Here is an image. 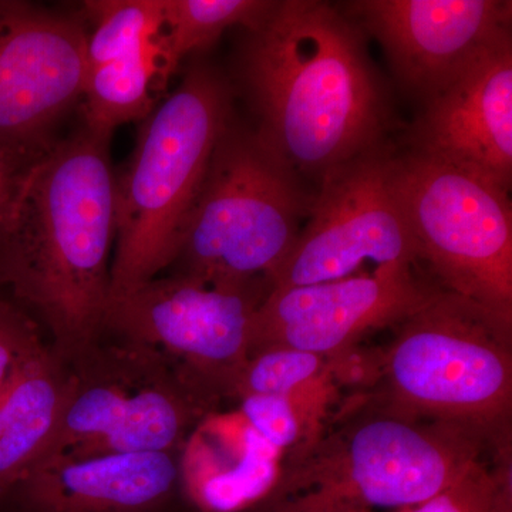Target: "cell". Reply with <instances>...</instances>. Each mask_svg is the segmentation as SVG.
Listing matches in <instances>:
<instances>
[{"label":"cell","mask_w":512,"mask_h":512,"mask_svg":"<svg viewBox=\"0 0 512 512\" xmlns=\"http://www.w3.org/2000/svg\"><path fill=\"white\" fill-rule=\"evenodd\" d=\"M397 326L365 396L410 416L477 431L500 450L510 448L512 328L444 289Z\"/></svg>","instance_id":"cell-5"},{"label":"cell","mask_w":512,"mask_h":512,"mask_svg":"<svg viewBox=\"0 0 512 512\" xmlns=\"http://www.w3.org/2000/svg\"><path fill=\"white\" fill-rule=\"evenodd\" d=\"M501 451L457 424L410 416L372 397L343 407L335 429L320 430L282 464L265 512H373L429 500Z\"/></svg>","instance_id":"cell-3"},{"label":"cell","mask_w":512,"mask_h":512,"mask_svg":"<svg viewBox=\"0 0 512 512\" xmlns=\"http://www.w3.org/2000/svg\"><path fill=\"white\" fill-rule=\"evenodd\" d=\"M333 383L326 357L292 348H268L249 356L235 396L268 394L302 403L325 392Z\"/></svg>","instance_id":"cell-21"},{"label":"cell","mask_w":512,"mask_h":512,"mask_svg":"<svg viewBox=\"0 0 512 512\" xmlns=\"http://www.w3.org/2000/svg\"><path fill=\"white\" fill-rule=\"evenodd\" d=\"M40 148L9 147L0 144V239L8 228L10 217L30 174L53 146Z\"/></svg>","instance_id":"cell-25"},{"label":"cell","mask_w":512,"mask_h":512,"mask_svg":"<svg viewBox=\"0 0 512 512\" xmlns=\"http://www.w3.org/2000/svg\"><path fill=\"white\" fill-rule=\"evenodd\" d=\"M366 512V511H365Z\"/></svg>","instance_id":"cell-28"},{"label":"cell","mask_w":512,"mask_h":512,"mask_svg":"<svg viewBox=\"0 0 512 512\" xmlns=\"http://www.w3.org/2000/svg\"><path fill=\"white\" fill-rule=\"evenodd\" d=\"M175 453L104 454L36 464L0 508L16 512H157L180 485Z\"/></svg>","instance_id":"cell-15"},{"label":"cell","mask_w":512,"mask_h":512,"mask_svg":"<svg viewBox=\"0 0 512 512\" xmlns=\"http://www.w3.org/2000/svg\"><path fill=\"white\" fill-rule=\"evenodd\" d=\"M0 289H3V286H2V284H0Z\"/></svg>","instance_id":"cell-26"},{"label":"cell","mask_w":512,"mask_h":512,"mask_svg":"<svg viewBox=\"0 0 512 512\" xmlns=\"http://www.w3.org/2000/svg\"><path fill=\"white\" fill-rule=\"evenodd\" d=\"M238 413L256 434L284 453L305 441L301 414L291 399L268 394H244L239 397Z\"/></svg>","instance_id":"cell-23"},{"label":"cell","mask_w":512,"mask_h":512,"mask_svg":"<svg viewBox=\"0 0 512 512\" xmlns=\"http://www.w3.org/2000/svg\"><path fill=\"white\" fill-rule=\"evenodd\" d=\"M369 262L376 268L417 264L397 156L383 144L320 180L298 238L266 285L271 291L339 281Z\"/></svg>","instance_id":"cell-10"},{"label":"cell","mask_w":512,"mask_h":512,"mask_svg":"<svg viewBox=\"0 0 512 512\" xmlns=\"http://www.w3.org/2000/svg\"><path fill=\"white\" fill-rule=\"evenodd\" d=\"M397 178L417 262L512 328L510 190L413 151L397 156Z\"/></svg>","instance_id":"cell-8"},{"label":"cell","mask_w":512,"mask_h":512,"mask_svg":"<svg viewBox=\"0 0 512 512\" xmlns=\"http://www.w3.org/2000/svg\"><path fill=\"white\" fill-rule=\"evenodd\" d=\"M266 293L265 282L211 285L158 276L110 299L104 330L121 342L156 350L214 403L235 396L249 359L252 322Z\"/></svg>","instance_id":"cell-9"},{"label":"cell","mask_w":512,"mask_h":512,"mask_svg":"<svg viewBox=\"0 0 512 512\" xmlns=\"http://www.w3.org/2000/svg\"><path fill=\"white\" fill-rule=\"evenodd\" d=\"M379 40L397 79L429 100L511 35L504 0H356L340 6Z\"/></svg>","instance_id":"cell-13"},{"label":"cell","mask_w":512,"mask_h":512,"mask_svg":"<svg viewBox=\"0 0 512 512\" xmlns=\"http://www.w3.org/2000/svg\"><path fill=\"white\" fill-rule=\"evenodd\" d=\"M69 363V396L39 463L104 454L175 453L210 413L212 402L163 355L146 346L97 342Z\"/></svg>","instance_id":"cell-7"},{"label":"cell","mask_w":512,"mask_h":512,"mask_svg":"<svg viewBox=\"0 0 512 512\" xmlns=\"http://www.w3.org/2000/svg\"><path fill=\"white\" fill-rule=\"evenodd\" d=\"M161 86L157 42L136 55L86 70L80 96L83 127L111 137L123 124L147 120L154 111V92Z\"/></svg>","instance_id":"cell-18"},{"label":"cell","mask_w":512,"mask_h":512,"mask_svg":"<svg viewBox=\"0 0 512 512\" xmlns=\"http://www.w3.org/2000/svg\"><path fill=\"white\" fill-rule=\"evenodd\" d=\"M359 25L340 6L279 0L247 30L239 74L256 137L301 177L322 180L382 146L387 104Z\"/></svg>","instance_id":"cell-1"},{"label":"cell","mask_w":512,"mask_h":512,"mask_svg":"<svg viewBox=\"0 0 512 512\" xmlns=\"http://www.w3.org/2000/svg\"><path fill=\"white\" fill-rule=\"evenodd\" d=\"M178 461L185 497L200 512H242L264 504L282 471V453L241 414L205 416Z\"/></svg>","instance_id":"cell-16"},{"label":"cell","mask_w":512,"mask_h":512,"mask_svg":"<svg viewBox=\"0 0 512 512\" xmlns=\"http://www.w3.org/2000/svg\"><path fill=\"white\" fill-rule=\"evenodd\" d=\"M413 153L463 168L501 187L512 181V36L477 57L424 101Z\"/></svg>","instance_id":"cell-14"},{"label":"cell","mask_w":512,"mask_h":512,"mask_svg":"<svg viewBox=\"0 0 512 512\" xmlns=\"http://www.w3.org/2000/svg\"><path fill=\"white\" fill-rule=\"evenodd\" d=\"M0 512H3L2 508H0Z\"/></svg>","instance_id":"cell-27"},{"label":"cell","mask_w":512,"mask_h":512,"mask_svg":"<svg viewBox=\"0 0 512 512\" xmlns=\"http://www.w3.org/2000/svg\"><path fill=\"white\" fill-rule=\"evenodd\" d=\"M312 200L255 133L229 121L185 224L173 275L211 285L266 284L298 238Z\"/></svg>","instance_id":"cell-6"},{"label":"cell","mask_w":512,"mask_h":512,"mask_svg":"<svg viewBox=\"0 0 512 512\" xmlns=\"http://www.w3.org/2000/svg\"><path fill=\"white\" fill-rule=\"evenodd\" d=\"M229 121L228 84L207 64L192 66L144 120L133 156L116 175L109 301L170 269Z\"/></svg>","instance_id":"cell-4"},{"label":"cell","mask_w":512,"mask_h":512,"mask_svg":"<svg viewBox=\"0 0 512 512\" xmlns=\"http://www.w3.org/2000/svg\"><path fill=\"white\" fill-rule=\"evenodd\" d=\"M87 26L82 16L0 0V144L47 147L82 96Z\"/></svg>","instance_id":"cell-11"},{"label":"cell","mask_w":512,"mask_h":512,"mask_svg":"<svg viewBox=\"0 0 512 512\" xmlns=\"http://www.w3.org/2000/svg\"><path fill=\"white\" fill-rule=\"evenodd\" d=\"M434 292L416 278L410 264L379 266L339 281L271 289L252 322L249 356L282 346L338 359L369 333L399 325Z\"/></svg>","instance_id":"cell-12"},{"label":"cell","mask_w":512,"mask_h":512,"mask_svg":"<svg viewBox=\"0 0 512 512\" xmlns=\"http://www.w3.org/2000/svg\"><path fill=\"white\" fill-rule=\"evenodd\" d=\"M89 20L86 70L143 52L157 42L163 26V0H94L83 3Z\"/></svg>","instance_id":"cell-20"},{"label":"cell","mask_w":512,"mask_h":512,"mask_svg":"<svg viewBox=\"0 0 512 512\" xmlns=\"http://www.w3.org/2000/svg\"><path fill=\"white\" fill-rule=\"evenodd\" d=\"M271 0H163V26L158 36V66L163 83L195 50L210 47L234 26L254 28L272 6Z\"/></svg>","instance_id":"cell-19"},{"label":"cell","mask_w":512,"mask_h":512,"mask_svg":"<svg viewBox=\"0 0 512 512\" xmlns=\"http://www.w3.org/2000/svg\"><path fill=\"white\" fill-rule=\"evenodd\" d=\"M109 141L84 127L56 140L30 174L0 239V284L42 320L67 362L104 332L116 239Z\"/></svg>","instance_id":"cell-2"},{"label":"cell","mask_w":512,"mask_h":512,"mask_svg":"<svg viewBox=\"0 0 512 512\" xmlns=\"http://www.w3.org/2000/svg\"><path fill=\"white\" fill-rule=\"evenodd\" d=\"M511 464L480 460L429 500L400 512H511Z\"/></svg>","instance_id":"cell-22"},{"label":"cell","mask_w":512,"mask_h":512,"mask_svg":"<svg viewBox=\"0 0 512 512\" xmlns=\"http://www.w3.org/2000/svg\"><path fill=\"white\" fill-rule=\"evenodd\" d=\"M2 291L0 289V393L18 367L46 343L35 318Z\"/></svg>","instance_id":"cell-24"},{"label":"cell","mask_w":512,"mask_h":512,"mask_svg":"<svg viewBox=\"0 0 512 512\" xmlns=\"http://www.w3.org/2000/svg\"><path fill=\"white\" fill-rule=\"evenodd\" d=\"M70 384V363L43 343L0 393V507L46 453Z\"/></svg>","instance_id":"cell-17"}]
</instances>
